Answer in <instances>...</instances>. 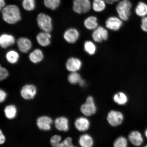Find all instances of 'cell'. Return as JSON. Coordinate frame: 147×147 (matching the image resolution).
<instances>
[{"label":"cell","mask_w":147,"mask_h":147,"mask_svg":"<svg viewBox=\"0 0 147 147\" xmlns=\"http://www.w3.org/2000/svg\"><path fill=\"white\" fill-rule=\"evenodd\" d=\"M1 11L3 21L8 24H16L22 20L21 9L17 5H7Z\"/></svg>","instance_id":"obj_1"},{"label":"cell","mask_w":147,"mask_h":147,"mask_svg":"<svg viewBox=\"0 0 147 147\" xmlns=\"http://www.w3.org/2000/svg\"><path fill=\"white\" fill-rule=\"evenodd\" d=\"M118 2L116 7L118 17L123 21H127L131 16L132 3L129 0H122Z\"/></svg>","instance_id":"obj_2"},{"label":"cell","mask_w":147,"mask_h":147,"mask_svg":"<svg viewBox=\"0 0 147 147\" xmlns=\"http://www.w3.org/2000/svg\"><path fill=\"white\" fill-rule=\"evenodd\" d=\"M36 21L38 27L43 32L50 33L52 31L53 19L49 15L40 13L37 16Z\"/></svg>","instance_id":"obj_3"},{"label":"cell","mask_w":147,"mask_h":147,"mask_svg":"<svg viewBox=\"0 0 147 147\" xmlns=\"http://www.w3.org/2000/svg\"><path fill=\"white\" fill-rule=\"evenodd\" d=\"M97 107L94 98L92 96L87 97L84 103L81 106V112L84 116L89 117L94 115L97 111Z\"/></svg>","instance_id":"obj_4"},{"label":"cell","mask_w":147,"mask_h":147,"mask_svg":"<svg viewBox=\"0 0 147 147\" xmlns=\"http://www.w3.org/2000/svg\"><path fill=\"white\" fill-rule=\"evenodd\" d=\"M92 8L90 0H73L72 9L73 11L78 14L87 13Z\"/></svg>","instance_id":"obj_5"},{"label":"cell","mask_w":147,"mask_h":147,"mask_svg":"<svg viewBox=\"0 0 147 147\" xmlns=\"http://www.w3.org/2000/svg\"><path fill=\"white\" fill-rule=\"evenodd\" d=\"M107 119L110 125L117 127L122 123L124 119V116L120 111L112 110L108 113Z\"/></svg>","instance_id":"obj_6"},{"label":"cell","mask_w":147,"mask_h":147,"mask_svg":"<svg viewBox=\"0 0 147 147\" xmlns=\"http://www.w3.org/2000/svg\"><path fill=\"white\" fill-rule=\"evenodd\" d=\"M123 21L119 17L112 16L106 20L105 26L109 30L117 31L119 30L123 25Z\"/></svg>","instance_id":"obj_7"},{"label":"cell","mask_w":147,"mask_h":147,"mask_svg":"<svg viewBox=\"0 0 147 147\" xmlns=\"http://www.w3.org/2000/svg\"><path fill=\"white\" fill-rule=\"evenodd\" d=\"M108 37V31L102 26L97 27L94 30L92 34V37L94 41L97 43H100L103 40H106Z\"/></svg>","instance_id":"obj_8"},{"label":"cell","mask_w":147,"mask_h":147,"mask_svg":"<svg viewBox=\"0 0 147 147\" xmlns=\"http://www.w3.org/2000/svg\"><path fill=\"white\" fill-rule=\"evenodd\" d=\"M37 92L35 86L32 84H27L24 86L21 90L22 97L25 100H31L34 98Z\"/></svg>","instance_id":"obj_9"},{"label":"cell","mask_w":147,"mask_h":147,"mask_svg":"<svg viewBox=\"0 0 147 147\" xmlns=\"http://www.w3.org/2000/svg\"><path fill=\"white\" fill-rule=\"evenodd\" d=\"M80 33L76 28H71L64 32L63 37L65 41L70 44L76 43L80 37Z\"/></svg>","instance_id":"obj_10"},{"label":"cell","mask_w":147,"mask_h":147,"mask_svg":"<svg viewBox=\"0 0 147 147\" xmlns=\"http://www.w3.org/2000/svg\"><path fill=\"white\" fill-rule=\"evenodd\" d=\"M128 139L132 145L136 147L141 146L144 141L142 134L138 130H134L130 132L129 134Z\"/></svg>","instance_id":"obj_11"},{"label":"cell","mask_w":147,"mask_h":147,"mask_svg":"<svg viewBox=\"0 0 147 147\" xmlns=\"http://www.w3.org/2000/svg\"><path fill=\"white\" fill-rule=\"evenodd\" d=\"M82 63L78 58L71 57L68 59L66 63V68L71 72H77L81 68Z\"/></svg>","instance_id":"obj_12"},{"label":"cell","mask_w":147,"mask_h":147,"mask_svg":"<svg viewBox=\"0 0 147 147\" xmlns=\"http://www.w3.org/2000/svg\"><path fill=\"white\" fill-rule=\"evenodd\" d=\"M76 129L80 132H85L89 129L90 122L87 117H81L76 119L75 122Z\"/></svg>","instance_id":"obj_13"},{"label":"cell","mask_w":147,"mask_h":147,"mask_svg":"<svg viewBox=\"0 0 147 147\" xmlns=\"http://www.w3.org/2000/svg\"><path fill=\"white\" fill-rule=\"evenodd\" d=\"M18 49L21 52L26 53L30 50L32 47V43L29 38L25 37L20 38L17 41Z\"/></svg>","instance_id":"obj_14"},{"label":"cell","mask_w":147,"mask_h":147,"mask_svg":"<svg viewBox=\"0 0 147 147\" xmlns=\"http://www.w3.org/2000/svg\"><path fill=\"white\" fill-rule=\"evenodd\" d=\"M16 42V39L12 35L3 34L0 36V45L3 49H6L13 45Z\"/></svg>","instance_id":"obj_15"},{"label":"cell","mask_w":147,"mask_h":147,"mask_svg":"<svg viewBox=\"0 0 147 147\" xmlns=\"http://www.w3.org/2000/svg\"><path fill=\"white\" fill-rule=\"evenodd\" d=\"M51 35L49 32H43L37 35L36 40L38 45L42 47H47L51 43Z\"/></svg>","instance_id":"obj_16"},{"label":"cell","mask_w":147,"mask_h":147,"mask_svg":"<svg viewBox=\"0 0 147 147\" xmlns=\"http://www.w3.org/2000/svg\"><path fill=\"white\" fill-rule=\"evenodd\" d=\"M135 13L138 17L142 18L147 16V3L140 0L137 3L135 8Z\"/></svg>","instance_id":"obj_17"},{"label":"cell","mask_w":147,"mask_h":147,"mask_svg":"<svg viewBox=\"0 0 147 147\" xmlns=\"http://www.w3.org/2000/svg\"><path fill=\"white\" fill-rule=\"evenodd\" d=\"M52 122V119L50 117L42 116L39 117L37 119V125L40 129L49 130L51 129V125Z\"/></svg>","instance_id":"obj_18"},{"label":"cell","mask_w":147,"mask_h":147,"mask_svg":"<svg viewBox=\"0 0 147 147\" xmlns=\"http://www.w3.org/2000/svg\"><path fill=\"white\" fill-rule=\"evenodd\" d=\"M44 55L43 51L40 49H36L30 53L29 58L30 61L34 64L40 63L43 60Z\"/></svg>","instance_id":"obj_19"},{"label":"cell","mask_w":147,"mask_h":147,"mask_svg":"<svg viewBox=\"0 0 147 147\" xmlns=\"http://www.w3.org/2000/svg\"><path fill=\"white\" fill-rule=\"evenodd\" d=\"M55 125L57 129L60 131H67L69 129V120L65 117L57 118L55 121Z\"/></svg>","instance_id":"obj_20"},{"label":"cell","mask_w":147,"mask_h":147,"mask_svg":"<svg viewBox=\"0 0 147 147\" xmlns=\"http://www.w3.org/2000/svg\"><path fill=\"white\" fill-rule=\"evenodd\" d=\"M78 142L81 147H93L94 144L92 137L88 134H84L81 136Z\"/></svg>","instance_id":"obj_21"},{"label":"cell","mask_w":147,"mask_h":147,"mask_svg":"<svg viewBox=\"0 0 147 147\" xmlns=\"http://www.w3.org/2000/svg\"><path fill=\"white\" fill-rule=\"evenodd\" d=\"M84 25L88 30H95L98 27L97 18L94 16H89L84 20Z\"/></svg>","instance_id":"obj_22"},{"label":"cell","mask_w":147,"mask_h":147,"mask_svg":"<svg viewBox=\"0 0 147 147\" xmlns=\"http://www.w3.org/2000/svg\"><path fill=\"white\" fill-rule=\"evenodd\" d=\"M113 99L114 102L119 105H124L127 103L128 97L125 93L122 92H119L113 95Z\"/></svg>","instance_id":"obj_23"},{"label":"cell","mask_w":147,"mask_h":147,"mask_svg":"<svg viewBox=\"0 0 147 147\" xmlns=\"http://www.w3.org/2000/svg\"><path fill=\"white\" fill-rule=\"evenodd\" d=\"M5 59L7 61L11 64H15L19 60L20 55L17 51L11 50L7 51L5 54Z\"/></svg>","instance_id":"obj_24"},{"label":"cell","mask_w":147,"mask_h":147,"mask_svg":"<svg viewBox=\"0 0 147 147\" xmlns=\"http://www.w3.org/2000/svg\"><path fill=\"white\" fill-rule=\"evenodd\" d=\"M106 3L105 0H93L92 8L95 12H102L105 10Z\"/></svg>","instance_id":"obj_25"},{"label":"cell","mask_w":147,"mask_h":147,"mask_svg":"<svg viewBox=\"0 0 147 147\" xmlns=\"http://www.w3.org/2000/svg\"><path fill=\"white\" fill-rule=\"evenodd\" d=\"M5 116L9 119L15 118L17 115V109L13 105H10L6 107L4 109Z\"/></svg>","instance_id":"obj_26"},{"label":"cell","mask_w":147,"mask_h":147,"mask_svg":"<svg viewBox=\"0 0 147 147\" xmlns=\"http://www.w3.org/2000/svg\"><path fill=\"white\" fill-rule=\"evenodd\" d=\"M36 0H22V7L27 11H32L36 9Z\"/></svg>","instance_id":"obj_27"},{"label":"cell","mask_w":147,"mask_h":147,"mask_svg":"<svg viewBox=\"0 0 147 147\" xmlns=\"http://www.w3.org/2000/svg\"><path fill=\"white\" fill-rule=\"evenodd\" d=\"M61 0H43L45 6L51 10H55L59 7Z\"/></svg>","instance_id":"obj_28"},{"label":"cell","mask_w":147,"mask_h":147,"mask_svg":"<svg viewBox=\"0 0 147 147\" xmlns=\"http://www.w3.org/2000/svg\"><path fill=\"white\" fill-rule=\"evenodd\" d=\"M84 50L88 54L90 55H94L96 53V47L93 42L88 41L84 43Z\"/></svg>","instance_id":"obj_29"},{"label":"cell","mask_w":147,"mask_h":147,"mask_svg":"<svg viewBox=\"0 0 147 147\" xmlns=\"http://www.w3.org/2000/svg\"><path fill=\"white\" fill-rule=\"evenodd\" d=\"M128 145L127 139L122 136L116 139L113 144V147H127Z\"/></svg>","instance_id":"obj_30"},{"label":"cell","mask_w":147,"mask_h":147,"mask_svg":"<svg viewBox=\"0 0 147 147\" xmlns=\"http://www.w3.org/2000/svg\"><path fill=\"white\" fill-rule=\"evenodd\" d=\"M67 79L70 83L73 84L79 83L82 80L80 75L77 72H71L68 76Z\"/></svg>","instance_id":"obj_31"},{"label":"cell","mask_w":147,"mask_h":147,"mask_svg":"<svg viewBox=\"0 0 147 147\" xmlns=\"http://www.w3.org/2000/svg\"><path fill=\"white\" fill-rule=\"evenodd\" d=\"M72 143V139L71 137H67L61 142L57 143L53 147H73Z\"/></svg>","instance_id":"obj_32"},{"label":"cell","mask_w":147,"mask_h":147,"mask_svg":"<svg viewBox=\"0 0 147 147\" xmlns=\"http://www.w3.org/2000/svg\"><path fill=\"white\" fill-rule=\"evenodd\" d=\"M9 75V71L5 67H0V80L3 81L8 78Z\"/></svg>","instance_id":"obj_33"},{"label":"cell","mask_w":147,"mask_h":147,"mask_svg":"<svg viewBox=\"0 0 147 147\" xmlns=\"http://www.w3.org/2000/svg\"><path fill=\"white\" fill-rule=\"evenodd\" d=\"M140 27L143 32L147 33V16L141 18Z\"/></svg>","instance_id":"obj_34"},{"label":"cell","mask_w":147,"mask_h":147,"mask_svg":"<svg viewBox=\"0 0 147 147\" xmlns=\"http://www.w3.org/2000/svg\"><path fill=\"white\" fill-rule=\"evenodd\" d=\"M61 140V138L60 136L55 135L51 138V144L53 146L57 143L60 142Z\"/></svg>","instance_id":"obj_35"},{"label":"cell","mask_w":147,"mask_h":147,"mask_svg":"<svg viewBox=\"0 0 147 147\" xmlns=\"http://www.w3.org/2000/svg\"><path fill=\"white\" fill-rule=\"evenodd\" d=\"M7 93L3 90L1 89L0 90V101L1 102H3L6 98Z\"/></svg>","instance_id":"obj_36"},{"label":"cell","mask_w":147,"mask_h":147,"mask_svg":"<svg viewBox=\"0 0 147 147\" xmlns=\"http://www.w3.org/2000/svg\"><path fill=\"white\" fill-rule=\"evenodd\" d=\"M6 5L5 0H0V11Z\"/></svg>","instance_id":"obj_37"},{"label":"cell","mask_w":147,"mask_h":147,"mask_svg":"<svg viewBox=\"0 0 147 147\" xmlns=\"http://www.w3.org/2000/svg\"><path fill=\"white\" fill-rule=\"evenodd\" d=\"M0 137H1V141H0V143L1 144H3L5 142V136L3 135L2 130H1V133H0Z\"/></svg>","instance_id":"obj_38"},{"label":"cell","mask_w":147,"mask_h":147,"mask_svg":"<svg viewBox=\"0 0 147 147\" xmlns=\"http://www.w3.org/2000/svg\"><path fill=\"white\" fill-rule=\"evenodd\" d=\"M120 0H105L107 3L110 5L113 4L115 3L118 2Z\"/></svg>","instance_id":"obj_39"},{"label":"cell","mask_w":147,"mask_h":147,"mask_svg":"<svg viewBox=\"0 0 147 147\" xmlns=\"http://www.w3.org/2000/svg\"><path fill=\"white\" fill-rule=\"evenodd\" d=\"M78 84H80V87H85L86 85V82L85 80L82 79Z\"/></svg>","instance_id":"obj_40"},{"label":"cell","mask_w":147,"mask_h":147,"mask_svg":"<svg viewBox=\"0 0 147 147\" xmlns=\"http://www.w3.org/2000/svg\"><path fill=\"white\" fill-rule=\"evenodd\" d=\"M144 134L145 137H146V139H147V127L145 130Z\"/></svg>","instance_id":"obj_41"},{"label":"cell","mask_w":147,"mask_h":147,"mask_svg":"<svg viewBox=\"0 0 147 147\" xmlns=\"http://www.w3.org/2000/svg\"><path fill=\"white\" fill-rule=\"evenodd\" d=\"M143 147H147V144H146V145H145V146Z\"/></svg>","instance_id":"obj_42"},{"label":"cell","mask_w":147,"mask_h":147,"mask_svg":"<svg viewBox=\"0 0 147 147\" xmlns=\"http://www.w3.org/2000/svg\"><path fill=\"white\" fill-rule=\"evenodd\" d=\"M74 147H77V146H74Z\"/></svg>","instance_id":"obj_43"},{"label":"cell","mask_w":147,"mask_h":147,"mask_svg":"<svg viewBox=\"0 0 147 147\" xmlns=\"http://www.w3.org/2000/svg\"><path fill=\"white\" fill-rule=\"evenodd\" d=\"M21 1H22V0H21Z\"/></svg>","instance_id":"obj_44"}]
</instances>
